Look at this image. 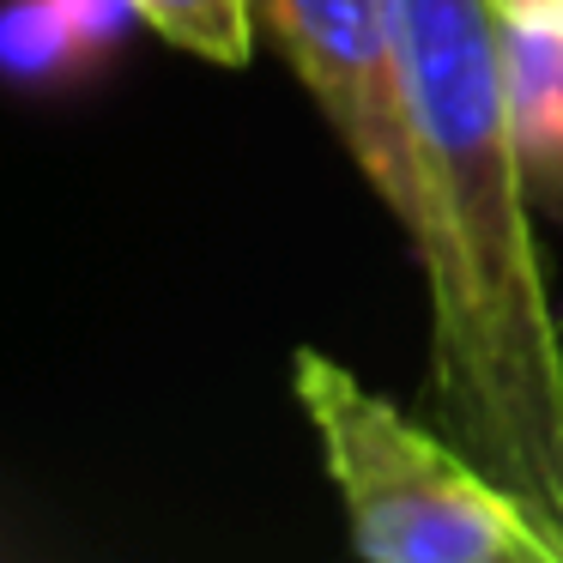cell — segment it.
Instances as JSON below:
<instances>
[{
    "label": "cell",
    "instance_id": "5b68a950",
    "mask_svg": "<svg viewBox=\"0 0 563 563\" xmlns=\"http://www.w3.org/2000/svg\"><path fill=\"white\" fill-rule=\"evenodd\" d=\"M128 13L146 19V31H158L164 43L219 67H249L261 37L255 0H128Z\"/></svg>",
    "mask_w": 563,
    "mask_h": 563
},
{
    "label": "cell",
    "instance_id": "8992f818",
    "mask_svg": "<svg viewBox=\"0 0 563 563\" xmlns=\"http://www.w3.org/2000/svg\"><path fill=\"white\" fill-rule=\"evenodd\" d=\"M558 0H490V13L497 19H521V13H551Z\"/></svg>",
    "mask_w": 563,
    "mask_h": 563
},
{
    "label": "cell",
    "instance_id": "6da1fadb",
    "mask_svg": "<svg viewBox=\"0 0 563 563\" xmlns=\"http://www.w3.org/2000/svg\"><path fill=\"white\" fill-rule=\"evenodd\" d=\"M442 430L563 545V321L545 291L490 0H394Z\"/></svg>",
    "mask_w": 563,
    "mask_h": 563
},
{
    "label": "cell",
    "instance_id": "7a4b0ae2",
    "mask_svg": "<svg viewBox=\"0 0 563 563\" xmlns=\"http://www.w3.org/2000/svg\"><path fill=\"white\" fill-rule=\"evenodd\" d=\"M291 394L321 442L357 558L376 563H563L551 527L449 430L406 418L340 357L297 345Z\"/></svg>",
    "mask_w": 563,
    "mask_h": 563
},
{
    "label": "cell",
    "instance_id": "277c9868",
    "mask_svg": "<svg viewBox=\"0 0 563 563\" xmlns=\"http://www.w3.org/2000/svg\"><path fill=\"white\" fill-rule=\"evenodd\" d=\"M503 98L533 207L563 219V25L545 13L497 19Z\"/></svg>",
    "mask_w": 563,
    "mask_h": 563
},
{
    "label": "cell",
    "instance_id": "3957f363",
    "mask_svg": "<svg viewBox=\"0 0 563 563\" xmlns=\"http://www.w3.org/2000/svg\"><path fill=\"white\" fill-rule=\"evenodd\" d=\"M255 25L303 79L376 200L400 224H412L418 152L394 0H255Z\"/></svg>",
    "mask_w": 563,
    "mask_h": 563
},
{
    "label": "cell",
    "instance_id": "52a82bcc",
    "mask_svg": "<svg viewBox=\"0 0 563 563\" xmlns=\"http://www.w3.org/2000/svg\"><path fill=\"white\" fill-rule=\"evenodd\" d=\"M545 19H558V25H563V0H558V7H551V13Z\"/></svg>",
    "mask_w": 563,
    "mask_h": 563
}]
</instances>
